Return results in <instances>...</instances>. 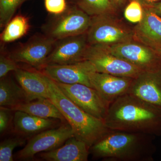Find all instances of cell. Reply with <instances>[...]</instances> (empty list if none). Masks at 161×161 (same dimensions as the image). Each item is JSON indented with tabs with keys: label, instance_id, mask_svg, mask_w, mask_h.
I'll return each instance as SVG.
<instances>
[{
	"label": "cell",
	"instance_id": "cell-1",
	"mask_svg": "<svg viewBox=\"0 0 161 161\" xmlns=\"http://www.w3.org/2000/svg\"><path fill=\"white\" fill-rule=\"evenodd\" d=\"M103 121L112 130L161 135V109L129 93L110 104Z\"/></svg>",
	"mask_w": 161,
	"mask_h": 161
},
{
	"label": "cell",
	"instance_id": "cell-2",
	"mask_svg": "<svg viewBox=\"0 0 161 161\" xmlns=\"http://www.w3.org/2000/svg\"><path fill=\"white\" fill-rule=\"evenodd\" d=\"M151 135L110 130L90 148L93 157L105 161H149L154 146Z\"/></svg>",
	"mask_w": 161,
	"mask_h": 161
},
{
	"label": "cell",
	"instance_id": "cell-3",
	"mask_svg": "<svg viewBox=\"0 0 161 161\" xmlns=\"http://www.w3.org/2000/svg\"><path fill=\"white\" fill-rule=\"evenodd\" d=\"M48 98L53 103L73 129L76 138L91 147L110 130L103 120L88 114L62 92L48 77Z\"/></svg>",
	"mask_w": 161,
	"mask_h": 161
},
{
	"label": "cell",
	"instance_id": "cell-4",
	"mask_svg": "<svg viewBox=\"0 0 161 161\" xmlns=\"http://www.w3.org/2000/svg\"><path fill=\"white\" fill-rule=\"evenodd\" d=\"M92 20V17L80 8L70 7L45 24L43 31L47 36L60 40L86 33Z\"/></svg>",
	"mask_w": 161,
	"mask_h": 161
},
{
	"label": "cell",
	"instance_id": "cell-5",
	"mask_svg": "<svg viewBox=\"0 0 161 161\" xmlns=\"http://www.w3.org/2000/svg\"><path fill=\"white\" fill-rule=\"evenodd\" d=\"M84 60L92 64L96 72L134 79L143 71L112 54L105 45L89 44Z\"/></svg>",
	"mask_w": 161,
	"mask_h": 161
},
{
	"label": "cell",
	"instance_id": "cell-6",
	"mask_svg": "<svg viewBox=\"0 0 161 161\" xmlns=\"http://www.w3.org/2000/svg\"><path fill=\"white\" fill-rule=\"evenodd\" d=\"M75 136L73 129L67 122L43 131L33 136L22 150L15 154V158L19 160H29L38 153L59 148L68 139Z\"/></svg>",
	"mask_w": 161,
	"mask_h": 161
},
{
	"label": "cell",
	"instance_id": "cell-7",
	"mask_svg": "<svg viewBox=\"0 0 161 161\" xmlns=\"http://www.w3.org/2000/svg\"><path fill=\"white\" fill-rule=\"evenodd\" d=\"M56 82L64 94L80 108L95 118L104 120L110 103L96 90L82 84Z\"/></svg>",
	"mask_w": 161,
	"mask_h": 161
},
{
	"label": "cell",
	"instance_id": "cell-8",
	"mask_svg": "<svg viewBox=\"0 0 161 161\" xmlns=\"http://www.w3.org/2000/svg\"><path fill=\"white\" fill-rule=\"evenodd\" d=\"M86 35L89 44L107 46L131 41L134 37V32L121 26L108 15L92 17Z\"/></svg>",
	"mask_w": 161,
	"mask_h": 161
},
{
	"label": "cell",
	"instance_id": "cell-9",
	"mask_svg": "<svg viewBox=\"0 0 161 161\" xmlns=\"http://www.w3.org/2000/svg\"><path fill=\"white\" fill-rule=\"evenodd\" d=\"M57 41L45 35H36L9 55L17 63L26 64L41 71Z\"/></svg>",
	"mask_w": 161,
	"mask_h": 161
},
{
	"label": "cell",
	"instance_id": "cell-10",
	"mask_svg": "<svg viewBox=\"0 0 161 161\" xmlns=\"http://www.w3.org/2000/svg\"><path fill=\"white\" fill-rule=\"evenodd\" d=\"M110 53L139 68L150 70L161 64V58L153 48L143 43L131 41L107 46Z\"/></svg>",
	"mask_w": 161,
	"mask_h": 161
},
{
	"label": "cell",
	"instance_id": "cell-11",
	"mask_svg": "<svg viewBox=\"0 0 161 161\" xmlns=\"http://www.w3.org/2000/svg\"><path fill=\"white\" fill-rule=\"evenodd\" d=\"M41 72L58 83L82 84L92 87L90 76L96 70L89 60H83L70 64L47 65Z\"/></svg>",
	"mask_w": 161,
	"mask_h": 161
},
{
	"label": "cell",
	"instance_id": "cell-12",
	"mask_svg": "<svg viewBox=\"0 0 161 161\" xmlns=\"http://www.w3.org/2000/svg\"><path fill=\"white\" fill-rule=\"evenodd\" d=\"M88 45L86 33L57 40L47 59L45 66L70 64L85 60Z\"/></svg>",
	"mask_w": 161,
	"mask_h": 161
},
{
	"label": "cell",
	"instance_id": "cell-13",
	"mask_svg": "<svg viewBox=\"0 0 161 161\" xmlns=\"http://www.w3.org/2000/svg\"><path fill=\"white\" fill-rule=\"evenodd\" d=\"M128 93L161 109V64L133 79Z\"/></svg>",
	"mask_w": 161,
	"mask_h": 161
},
{
	"label": "cell",
	"instance_id": "cell-14",
	"mask_svg": "<svg viewBox=\"0 0 161 161\" xmlns=\"http://www.w3.org/2000/svg\"><path fill=\"white\" fill-rule=\"evenodd\" d=\"M133 80L132 78L97 72H93L90 76L92 87L110 104L128 93Z\"/></svg>",
	"mask_w": 161,
	"mask_h": 161
},
{
	"label": "cell",
	"instance_id": "cell-15",
	"mask_svg": "<svg viewBox=\"0 0 161 161\" xmlns=\"http://www.w3.org/2000/svg\"><path fill=\"white\" fill-rule=\"evenodd\" d=\"M14 76L26 94L27 102L48 98V77L42 72L19 67L15 71Z\"/></svg>",
	"mask_w": 161,
	"mask_h": 161
},
{
	"label": "cell",
	"instance_id": "cell-16",
	"mask_svg": "<svg viewBox=\"0 0 161 161\" xmlns=\"http://www.w3.org/2000/svg\"><path fill=\"white\" fill-rule=\"evenodd\" d=\"M134 35L140 43L153 49L161 48V17L152 7L144 8L143 17L136 26Z\"/></svg>",
	"mask_w": 161,
	"mask_h": 161
},
{
	"label": "cell",
	"instance_id": "cell-17",
	"mask_svg": "<svg viewBox=\"0 0 161 161\" xmlns=\"http://www.w3.org/2000/svg\"><path fill=\"white\" fill-rule=\"evenodd\" d=\"M90 147L75 136L71 137L59 148L40 153L36 156L47 161H87Z\"/></svg>",
	"mask_w": 161,
	"mask_h": 161
},
{
	"label": "cell",
	"instance_id": "cell-18",
	"mask_svg": "<svg viewBox=\"0 0 161 161\" xmlns=\"http://www.w3.org/2000/svg\"><path fill=\"white\" fill-rule=\"evenodd\" d=\"M54 119L40 118L21 111H14V130L18 135L31 136L45 130L55 128L58 124Z\"/></svg>",
	"mask_w": 161,
	"mask_h": 161
},
{
	"label": "cell",
	"instance_id": "cell-19",
	"mask_svg": "<svg viewBox=\"0 0 161 161\" xmlns=\"http://www.w3.org/2000/svg\"><path fill=\"white\" fill-rule=\"evenodd\" d=\"M10 109L13 112L21 111L40 118L54 119L62 122L66 121L58 108L49 98H40L26 102Z\"/></svg>",
	"mask_w": 161,
	"mask_h": 161
},
{
	"label": "cell",
	"instance_id": "cell-20",
	"mask_svg": "<svg viewBox=\"0 0 161 161\" xmlns=\"http://www.w3.org/2000/svg\"><path fill=\"white\" fill-rule=\"evenodd\" d=\"M27 102L21 86L6 76L0 80V106L11 108Z\"/></svg>",
	"mask_w": 161,
	"mask_h": 161
},
{
	"label": "cell",
	"instance_id": "cell-21",
	"mask_svg": "<svg viewBox=\"0 0 161 161\" xmlns=\"http://www.w3.org/2000/svg\"><path fill=\"white\" fill-rule=\"evenodd\" d=\"M30 28L28 18L23 15L14 17L4 27L0 36L1 42L10 43L25 36Z\"/></svg>",
	"mask_w": 161,
	"mask_h": 161
},
{
	"label": "cell",
	"instance_id": "cell-22",
	"mask_svg": "<svg viewBox=\"0 0 161 161\" xmlns=\"http://www.w3.org/2000/svg\"><path fill=\"white\" fill-rule=\"evenodd\" d=\"M112 0H79V8L90 16L108 15L113 10Z\"/></svg>",
	"mask_w": 161,
	"mask_h": 161
},
{
	"label": "cell",
	"instance_id": "cell-23",
	"mask_svg": "<svg viewBox=\"0 0 161 161\" xmlns=\"http://www.w3.org/2000/svg\"><path fill=\"white\" fill-rule=\"evenodd\" d=\"M26 139L20 135L9 137L4 140L0 144V161L14 160L13 152L17 147L22 146L26 143Z\"/></svg>",
	"mask_w": 161,
	"mask_h": 161
},
{
	"label": "cell",
	"instance_id": "cell-24",
	"mask_svg": "<svg viewBox=\"0 0 161 161\" xmlns=\"http://www.w3.org/2000/svg\"><path fill=\"white\" fill-rule=\"evenodd\" d=\"M27 0H0V27L4 28L20 6Z\"/></svg>",
	"mask_w": 161,
	"mask_h": 161
},
{
	"label": "cell",
	"instance_id": "cell-25",
	"mask_svg": "<svg viewBox=\"0 0 161 161\" xmlns=\"http://www.w3.org/2000/svg\"><path fill=\"white\" fill-rule=\"evenodd\" d=\"M124 15L125 19L131 23H139L143 17V6L138 1L132 0L126 7Z\"/></svg>",
	"mask_w": 161,
	"mask_h": 161
},
{
	"label": "cell",
	"instance_id": "cell-26",
	"mask_svg": "<svg viewBox=\"0 0 161 161\" xmlns=\"http://www.w3.org/2000/svg\"><path fill=\"white\" fill-rule=\"evenodd\" d=\"M19 68L18 63L9 54L1 50L0 55V78H4L9 72L15 71Z\"/></svg>",
	"mask_w": 161,
	"mask_h": 161
},
{
	"label": "cell",
	"instance_id": "cell-27",
	"mask_svg": "<svg viewBox=\"0 0 161 161\" xmlns=\"http://www.w3.org/2000/svg\"><path fill=\"white\" fill-rule=\"evenodd\" d=\"M44 6L47 11L55 15L62 14L68 9L66 0H44Z\"/></svg>",
	"mask_w": 161,
	"mask_h": 161
},
{
	"label": "cell",
	"instance_id": "cell-28",
	"mask_svg": "<svg viewBox=\"0 0 161 161\" xmlns=\"http://www.w3.org/2000/svg\"><path fill=\"white\" fill-rule=\"evenodd\" d=\"M13 112L9 108L0 107V132L3 134L8 130L12 119V113Z\"/></svg>",
	"mask_w": 161,
	"mask_h": 161
},
{
	"label": "cell",
	"instance_id": "cell-29",
	"mask_svg": "<svg viewBox=\"0 0 161 161\" xmlns=\"http://www.w3.org/2000/svg\"><path fill=\"white\" fill-rule=\"evenodd\" d=\"M144 7H151L156 3L161 2V0H136Z\"/></svg>",
	"mask_w": 161,
	"mask_h": 161
},
{
	"label": "cell",
	"instance_id": "cell-30",
	"mask_svg": "<svg viewBox=\"0 0 161 161\" xmlns=\"http://www.w3.org/2000/svg\"><path fill=\"white\" fill-rule=\"evenodd\" d=\"M155 12L161 17V1L151 6Z\"/></svg>",
	"mask_w": 161,
	"mask_h": 161
},
{
	"label": "cell",
	"instance_id": "cell-31",
	"mask_svg": "<svg viewBox=\"0 0 161 161\" xmlns=\"http://www.w3.org/2000/svg\"><path fill=\"white\" fill-rule=\"evenodd\" d=\"M125 1V0H112L114 4L118 5H121L122 3H124Z\"/></svg>",
	"mask_w": 161,
	"mask_h": 161
},
{
	"label": "cell",
	"instance_id": "cell-32",
	"mask_svg": "<svg viewBox=\"0 0 161 161\" xmlns=\"http://www.w3.org/2000/svg\"><path fill=\"white\" fill-rule=\"evenodd\" d=\"M153 49L154 50V51H155L156 53H157V54L161 58V48H155V49Z\"/></svg>",
	"mask_w": 161,
	"mask_h": 161
}]
</instances>
